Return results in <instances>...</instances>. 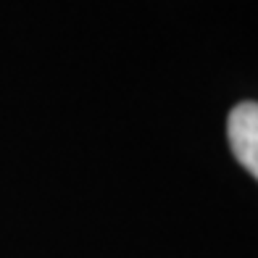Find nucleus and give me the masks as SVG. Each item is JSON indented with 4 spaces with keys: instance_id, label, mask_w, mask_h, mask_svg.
<instances>
[{
    "instance_id": "f257e3e1",
    "label": "nucleus",
    "mask_w": 258,
    "mask_h": 258,
    "mask_svg": "<svg viewBox=\"0 0 258 258\" xmlns=\"http://www.w3.org/2000/svg\"><path fill=\"white\" fill-rule=\"evenodd\" d=\"M227 129L232 153L258 179V103L234 105Z\"/></svg>"
}]
</instances>
